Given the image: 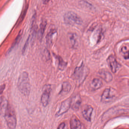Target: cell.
<instances>
[{"label": "cell", "instance_id": "6da1fadb", "mask_svg": "<svg viewBox=\"0 0 129 129\" xmlns=\"http://www.w3.org/2000/svg\"><path fill=\"white\" fill-rule=\"evenodd\" d=\"M18 86L20 92L25 96H28L30 92V84L28 73L23 72L19 75Z\"/></svg>", "mask_w": 129, "mask_h": 129}, {"label": "cell", "instance_id": "7a4b0ae2", "mask_svg": "<svg viewBox=\"0 0 129 129\" xmlns=\"http://www.w3.org/2000/svg\"><path fill=\"white\" fill-rule=\"evenodd\" d=\"M4 115L9 128L15 129L17 124V120L15 110L10 105H8Z\"/></svg>", "mask_w": 129, "mask_h": 129}, {"label": "cell", "instance_id": "3957f363", "mask_svg": "<svg viewBox=\"0 0 129 129\" xmlns=\"http://www.w3.org/2000/svg\"><path fill=\"white\" fill-rule=\"evenodd\" d=\"M64 21L68 24H75L80 25L82 24L83 21L81 18L74 12H68L64 16Z\"/></svg>", "mask_w": 129, "mask_h": 129}, {"label": "cell", "instance_id": "277c9868", "mask_svg": "<svg viewBox=\"0 0 129 129\" xmlns=\"http://www.w3.org/2000/svg\"><path fill=\"white\" fill-rule=\"evenodd\" d=\"M116 92L111 88L106 89L103 93L101 101L103 103H107L114 101L116 97Z\"/></svg>", "mask_w": 129, "mask_h": 129}, {"label": "cell", "instance_id": "5b68a950", "mask_svg": "<svg viewBox=\"0 0 129 129\" xmlns=\"http://www.w3.org/2000/svg\"><path fill=\"white\" fill-rule=\"evenodd\" d=\"M51 90L52 89L50 84H46L44 86L41 101L44 107H46L49 104Z\"/></svg>", "mask_w": 129, "mask_h": 129}, {"label": "cell", "instance_id": "8992f818", "mask_svg": "<svg viewBox=\"0 0 129 129\" xmlns=\"http://www.w3.org/2000/svg\"><path fill=\"white\" fill-rule=\"evenodd\" d=\"M71 98H68L63 101L61 104L59 110L56 114V117H59L68 111L71 108Z\"/></svg>", "mask_w": 129, "mask_h": 129}, {"label": "cell", "instance_id": "52a82bcc", "mask_svg": "<svg viewBox=\"0 0 129 129\" xmlns=\"http://www.w3.org/2000/svg\"><path fill=\"white\" fill-rule=\"evenodd\" d=\"M107 62L112 72L113 73H116L119 68L120 65L114 56L112 55L109 56L107 59Z\"/></svg>", "mask_w": 129, "mask_h": 129}, {"label": "cell", "instance_id": "ba28073f", "mask_svg": "<svg viewBox=\"0 0 129 129\" xmlns=\"http://www.w3.org/2000/svg\"><path fill=\"white\" fill-rule=\"evenodd\" d=\"M71 129H86L84 125L75 115L72 116L70 120Z\"/></svg>", "mask_w": 129, "mask_h": 129}, {"label": "cell", "instance_id": "9c48e42d", "mask_svg": "<svg viewBox=\"0 0 129 129\" xmlns=\"http://www.w3.org/2000/svg\"><path fill=\"white\" fill-rule=\"evenodd\" d=\"M81 103V99L80 95H75L71 99V108L74 111H78Z\"/></svg>", "mask_w": 129, "mask_h": 129}, {"label": "cell", "instance_id": "30bf717a", "mask_svg": "<svg viewBox=\"0 0 129 129\" xmlns=\"http://www.w3.org/2000/svg\"><path fill=\"white\" fill-rule=\"evenodd\" d=\"M57 33L56 30L54 27L50 28L46 37V42L48 46H50L52 44L55 35Z\"/></svg>", "mask_w": 129, "mask_h": 129}, {"label": "cell", "instance_id": "8fae6325", "mask_svg": "<svg viewBox=\"0 0 129 129\" xmlns=\"http://www.w3.org/2000/svg\"><path fill=\"white\" fill-rule=\"evenodd\" d=\"M92 107L90 106H86L82 111L83 117L88 121H90L91 120L92 114Z\"/></svg>", "mask_w": 129, "mask_h": 129}, {"label": "cell", "instance_id": "7c38bea8", "mask_svg": "<svg viewBox=\"0 0 129 129\" xmlns=\"http://www.w3.org/2000/svg\"><path fill=\"white\" fill-rule=\"evenodd\" d=\"M84 66L83 63L79 67H77L75 69L73 76L76 79L80 80L82 78L84 74Z\"/></svg>", "mask_w": 129, "mask_h": 129}, {"label": "cell", "instance_id": "4fadbf2b", "mask_svg": "<svg viewBox=\"0 0 129 129\" xmlns=\"http://www.w3.org/2000/svg\"><path fill=\"white\" fill-rule=\"evenodd\" d=\"M99 74L100 77L106 82H110L112 80L113 78L112 75L108 71L102 69L99 71Z\"/></svg>", "mask_w": 129, "mask_h": 129}, {"label": "cell", "instance_id": "5bb4252c", "mask_svg": "<svg viewBox=\"0 0 129 129\" xmlns=\"http://www.w3.org/2000/svg\"><path fill=\"white\" fill-rule=\"evenodd\" d=\"M69 38L72 47L73 49H76L78 46L77 36L75 33H70L69 34Z\"/></svg>", "mask_w": 129, "mask_h": 129}, {"label": "cell", "instance_id": "9a60e30c", "mask_svg": "<svg viewBox=\"0 0 129 129\" xmlns=\"http://www.w3.org/2000/svg\"><path fill=\"white\" fill-rule=\"evenodd\" d=\"M47 25V22L45 19H42L40 24V28L39 30V37L40 40H41L43 37L45 29Z\"/></svg>", "mask_w": 129, "mask_h": 129}, {"label": "cell", "instance_id": "2e32d148", "mask_svg": "<svg viewBox=\"0 0 129 129\" xmlns=\"http://www.w3.org/2000/svg\"><path fill=\"white\" fill-rule=\"evenodd\" d=\"M55 55L56 59L58 61V68L61 71H63L67 66V62L64 61L61 56L58 55Z\"/></svg>", "mask_w": 129, "mask_h": 129}, {"label": "cell", "instance_id": "e0dca14e", "mask_svg": "<svg viewBox=\"0 0 129 129\" xmlns=\"http://www.w3.org/2000/svg\"><path fill=\"white\" fill-rule=\"evenodd\" d=\"M102 86V81L98 78L93 79L90 84V87L93 89L96 90L100 89Z\"/></svg>", "mask_w": 129, "mask_h": 129}, {"label": "cell", "instance_id": "ac0fdd59", "mask_svg": "<svg viewBox=\"0 0 129 129\" xmlns=\"http://www.w3.org/2000/svg\"><path fill=\"white\" fill-rule=\"evenodd\" d=\"M71 89V85L69 82L65 81L63 82L62 85L61 90L59 93V94L61 93H68L70 92Z\"/></svg>", "mask_w": 129, "mask_h": 129}, {"label": "cell", "instance_id": "d6986e66", "mask_svg": "<svg viewBox=\"0 0 129 129\" xmlns=\"http://www.w3.org/2000/svg\"><path fill=\"white\" fill-rule=\"evenodd\" d=\"M1 114L2 113H3L4 114V112H5L9 104H8V102L6 98H4L3 96L1 97Z\"/></svg>", "mask_w": 129, "mask_h": 129}, {"label": "cell", "instance_id": "ffe728a7", "mask_svg": "<svg viewBox=\"0 0 129 129\" xmlns=\"http://www.w3.org/2000/svg\"><path fill=\"white\" fill-rule=\"evenodd\" d=\"M22 35V31H21L19 32L18 35L17 36L16 38L15 41H14V43H13L12 45L11 48L10 49V50H9V51H10H10L12 50V49L15 46H16V45H17V44H18V43H19L21 38Z\"/></svg>", "mask_w": 129, "mask_h": 129}, {"label": "cell", "instance_id": "44dd1931", "mask_svg": "<svg viewBox=\"0 0 129 129\" xmlns=\"http://www.w3.org/2000/svg\"><path fill=\"white\" fill-rule=\"evenodd\" d=\"M121 52L125 59H128L129 58V50H127L126 47H122L121 50Z\"/></svg>", "mask_w": 129, "mask_h": 129}, {"label": "cell", "instance_id": "7402d4cb", "mask_svg": "<svg viewBox=\"0 0 129 129\" xmlns=\"http://www.w3.org/2000/svg\"><path fill=\"white\" fill-rule=\"evenodd\" d=\"M43 56L44 57V58L48 61L50 59V55L49 52L47 49H45L43 53Z\"/></svg>", "mask_w": 129, "mask_h": 129}, {"label": "cell", "instance_id": "603a6c76", "mask_svg": "<svg viewBox=\"0 0 129 129\" xmlns=\"http://www.w3.org/2000/svg\"><path fill=\"white\" fill-rule=\"evenodd\" d=\"M80 3L83 6H85L87 8H91L93 7L92 5L90 4L89 3L86 1H80Z\"/></svg>", "mask_w": 129, "mask_h": 129}, {"label": "cell", "instance_id": "cb8c5ba5", "mask_svg": "<svg viewBox=\"0 0 129 129\" xmlns=\"http://www.w3.org/2000/svg\"><path fill=\"white\" fill-rule=\"evenodd\" d=\"M29 38H30V37L28 38V39H27V41H26V42H25V45H24V47H23V49L22 50V54H24L25 52V50L27 49V47L28 46V43H29Z\"/></svg>", "mask_w": 129, "mask_h": 129}, {"label": "cell", "instance_id": "d4e9b609", "mask_svg": "<svg viewBox=\"0 0 129 129\" xmlns=\"http://www.w3.org/2000/svg\"><path fill=\"white\" fill-rule=\"evenodd\" d=\"M28 5L26 7H25V9L24 12H23L22 15V17H21V21H20V22L22 21H23V19H24V17H25V14H26V12H27V10L28 8Z\"/></svg>", "mask_w": 129, "mask_h": 129}, {"label": "cell", "instance_id": "484cf974", "mask_svg": "<svg viewBox=\"0 0 129 129\" xmlns=\"http://www.w3.org/2000/svg\"><path fill=\"white\" fill-rule=\"evenodd\" d=\"M65 126V123L64 122H62L59 125L58 129H64Z\"/></svg>", "mask_w": 129, "mask_h": 129}, {"label": "cell", "instance_id": "4316f807", "mask_svg": "<svg viewBox=\"0 0 129 129\" xmlns=\"http://www.w3.org/2000/svg\"><path fill=\"white\" fill-rule=\"evenodd\" d=\"M5 87H6V85H5V84H3V85H2L1 86V89H0L1 94H2V93H3L4 89H5Z\"/></svg>", "mask_w": 129, "mask_h": 129}]
</instances>
